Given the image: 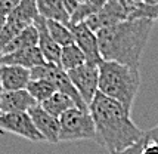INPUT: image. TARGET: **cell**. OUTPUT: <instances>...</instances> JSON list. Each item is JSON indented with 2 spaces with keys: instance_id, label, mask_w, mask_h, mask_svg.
I'll return each mask as SVG.
<instances>
[{
  "instance_id": "10",
  "label": "cell",
  "mask_w": 158,
  "mask_h": 154,
  "mask_svg": "<svg viewBox=\"0 0 158 154\" xmlns=\"http://www.w3.org/2000/svg\"><path fill=\"white\" fill-rule=\"evenodd\" d=\"M28 114H30L33 123L35 125L37 130L41 133V136L44 138L46 142H50V144L59 142V133H61L59 119H56L52 114H49L40 104L33 107L28 111Z\"/></svg>"
},
{
  "instance_id": "16",
  "label": "cell",
  "mask_w": 158,
  "mask_h": 154,
  "mask_svg": "<svg viewBox=\"0 0 158 154\" xmlns=\"http://www.w3.org/2000/svg\"><path fill=\"white\" fill-rule=\"evenodd\" d=\"M34 46H39V31L34 25L25 28L22 33L15 37L12 42L7 45L5 50L2 52V56L7 55V53H12V52H16V50L21 49H27V48H34Z\"/></svg>"
},
{
  "instance_id": "9",
  "label": "cell",
  "mask_w": 158,
  "mask_h": 154,
  "mask_svg": "<svg viewBox=\"0 0 158 154\" xmlns=\"http://www.w3.org/2000/svg\"><path fill=\"white\" fill-rule=\"evenodd\" d=\"M74 34V43L83 50V53L87 58V62L99 64L102 62V55L99 50V43H98V36L95 31H92L86 22L80 24H71L69 25Z\"/></svg>"
},
{
  "instance_id": "17",
  "label": "cell",
  "mask_w": 158,
  "mask_h": 154,
  "mask_svg": "<svg viewBox=\"0 0 158 154\" xmlns=\"http://www.w3.org/2000/svg\"><path fill=\"white\" fill-rule=\"evenodd\" d=\"M40 105L49 113V114H52V116H53V117H56V119H61L62 116L68 111V110H71V108L77 107L76 102L69 98L68 95L61 93V92H56V93H53L50 98L46 99L44 102H41Z\"/></svg>"
},
{
  "instance_id": "2",
  "label": "cell",
  "mask_w": 158,
  "mask_h": 154,
  "mask_svg": "<svg viewBox=\"0 0 158 154\" xmlns=\"http://www.w3.org/2000/svg\"><path fill=\"white\" fill-rule=\"evenodd\" d=\"M152 28V19H127L98 31L102 59L139 68Z\"/></svg>"
},
{
  "instance_id": "8",
  "label": "cell",
  "mask_w": 158,
  "mask_h": 154,
  "mask_svg": "<svg viewBox=\"0 0 158 154\" xmlns=\"http://www.w3.org/2000/svg\"><path fill=\"white\" fill-rule=\"evenodd\" d=\"M0 129L5 132L18 135L31 142L44 141V138L37 130L28 113H2L0 114Z\"/></svg>"
},
{
  "instance_id": "29",
  "label": "cell",
  "mask_w": 158,
  "mask_h": 154,
  "mask_svg": "<svg viewBox=\"0 0 158 154\" xmlns=\"http://www.w3.org/2000/svg\"><path fill=\"white\" fill-rule=\"evenodd\" d=\"M78 2H80V5H87V3L93 2V0H78Z\"/></svg>"
},
{
  "instance_id": "28",
  "label": "cell",
  "mask_w": 158,
  "mask_h": 154,
  "mask_svg": "<svg viewBox=\"0 0 158 154\" xmlns=\"http://www.w3.org/2000/svg\"><path fill=\"white\" fill-rule=\"evenodd\" d=\"M143 3H146V5H158V0H145Z\"/></svg>"
},
{
  "instance_id": "12",
  "label": "cell",
  "mask_w": 158,
  "mask_h": 154,
  "mask_svg": "<svg viewBox=\"0 0 158 154\" xmlns=\"http://www.w3.org/2000/svg\"><path fill=\"white\" fill-rule=\"evenodd\" d=\"M44 64H46V59L39 46L21 49L0 56V65H19V67H24L28 70H33L35 67H40Z\"/></svg>"
},
{
  "instance_id": "7",
  "label": "cell",
  "mask_w": 158,
  "mask_h": 154,
  "mask_svg": "<svg viewBox=\"0 0 158 154\" xmlns=\"http://www.w3.org/2000/svg\"><path fill=\"white\" fill-rule=\"evenodd\" d=\"M67 74L83 101L87 105L92 104L93 98L99 92V65L86 62L78 68L67 71Z\"/></svg>"
},
{
  "instance_id": "30",
  "label": "cell",
  "mask_w": 158,
  "mask_h": 154,
  "mask_svg": "<svg viewBox=\"0 0 158 154\" xmlns=\"http://www.w3.org/2000/svg\"><path fill=\"white\" fill-rule=\"evenodd\" d=\"M3 92V84H2V79H0V93Z\"/></svg>"
},
{
  "instance_id": "18",
  "label": "cell",
  "mask_w": 158,
  "mask_h": 154,
  "mask_svg": "<svg viewBox=\"0 0 158 154\" xmlns=\"http://www.w3.org/2000/svg\"><path fill=\"white\" fill-rule=\"evenodd\" d=\"M86 62H87V58H86V55L83 53V50L77 46L76 43L62 48L59 67L64 71H71L74 68H78V67H81L83 64Z\"/></svg>"
},
{
  "instance_id": "26",
  "label": "cell",
  "mask_w": 158,
  "mask_h": 154,
  "mask_svg": "<svg viewBox=\"0 0 158 154\" xmlns=\"http://www.w3.org/2000/svg\"><path fill=\"white\" fill-rule=\"evenodd\" d=\"M127 2V5H129V7H130V11H131V7H135V6H138V5H140V3H143L145 0H126Z\"/></svg>"
},
{
  "instance_id": "6",
  "label": "cell",
  "mask_w": 158,
  "mask_h": 154,
  "mask_svg": "<svg viewBox=\"0 0 158 154\" xmlns=\"http://www.w3.org/2000/svg\"><path fill=\"white\" fill-rule=\"evenodd\" d=\"M129 15H130V7L126 0H108L101 11L89 16L84 22L92 31L98 33L103 28H110L120 22L127 21Z\"/></svg>"
},
{
  "instance_id": "15",
  "label": "cell",
  "mask_w": 158,
  "mask_h": 154,
  "mask_svg": "<svg viewBox=\"0 0 158 154\" xmlns=\"http://www.w3.org/2000/svg\"><path fill=\"white\" fill-rule=\"evenodd\" d=\"M39 14L48 21H58L71 25V16L64 7L62 0H37Z\"/></svg>"
},
{
  "instance_id": "5",
  "label": "cell",
  "mask_w": 158,
  "mask_h": 154,
  "mask_svg": "<svg viewBox=\"0 0 158 154\" xmlns=\"http://www.w3.org/2000/svg\"><path fill=\"white\" fill-rule=\"evenodd\" d=\"M35 79H46L49 82H52V83L55 84L56 91L68 95L69 98L76 102L77 108H80V110H89V105L83 101L80 93L74 88V84L71 83L67 71H64L59 65L46 62L44 65L33 68L31 70V80H35Z\"/></svg>"
},
{
  "instance_id": "4",
  "label": "cell",
  "mask_w": 158,
  "mask_h": 154,
  "mask_svg": "<svg viewBox=\"0 0 158 154\" xmlns=\"http://www.w3.org/2000/svg\"><path fill=\"white\" fill-rule=\"evenodd\" d=\"M61 133L59 142L64 141H78V139H93L98 142L95 122L90 116L89 110L71 108L59 119Z\"/></svg>"
},
{
  "instance_id": "1",
  "label": "cell",
  "mask_w": 158,
  "mask_h": 154,
  "mask_svg": "<svg viewBox=\"0 0 158 154\" xmlns=\"http://www.w3.org/2000/svg\"><path fill=\"white\" fill-rule=\"evenodd\" d=\"M89 111L95 122L98 144L106 148L110 154L124 151L143 138L145 130L136 126L130 111L101 92H98L89 105Z\"/></svg>"
},
{
  "instance_id": "24",
  "label": "cell",
  "mask_w": 158,
  "mask_h": 154,
  "mask_svg": "<svg viewBox=\"0 0 158 154\" xmlns=\"http://www.w3.org/2000/svg\"><path fill=\"white\" fill-rule=\"evenodd\" d=\"M62 3H64V7L67 9V12L69 14V16L76 12L78 6H80V2L78 0H62Z\"/></svg>"
},
{
  "instance_id": "11",
  "label": "cell",
  "mask_w": 158,
  "mask_h": 154,
  "mask_svg": "<svg viewBox=\"0 0 158 154\" xmlns=\"http://www.w3.org/2000/svg\"><path fill=\"white\" fill-rule=\"evenodd\" d=\"M37 105L27 89L0 93V111L2 113H28Z\"/></svg>"
},
{
  "instance_id": "21",
  "label": "cell",
  "mask_w": 158,
  "mask_h": 154,
  "mask_svg": "<svg viewBox=\"0 0 158 154\" xmlns=\"http://www.w3.org/2000/svg\"><path fill=\"white\" fill-rule=\"evenodd\" d=\"M22 3V0H0V15L7 16Z\"/></svg>"
},
{
  "instance_id": "27",
  "label": "cell",
  "mask_w": 158,
  "mask_h": 154,
  "mask_svg": "<svg viewBox=\"0 0 158 154\" xmlns=\"http://www.w3.org/2000/svg\"><path fill=\"white\" fill-rule=\"evenodd\" d=\"M5 22H6V16L0 15V33H2V30H3V25H5Z\"/></svg>"
},
{
  "instance_id": "14",
  "label": "cell",
  "mask_w": 158,
  "mask_h": 154,
  "mask_svg": "<svg viewBox=\"0 0 158 154\" xmlns=\"http://www.w3.org/2000/svg\"><path fill=\"white\" fill-rule=\"evenodd\" d=\"M34 27L39 31V48H40L41 53H43L44 59H46V62L59 65L62 48L52 39V36H50V33H49V30H48L46 19L43 16H39L34 22Z\"/></svg>"
},
{
  "instance_id": "3",
  "label": "cell",
  "mask_w": 158,
  "mask_h": 154,
  "mask_svg": "<svg viewBox=\"0 0 158 154\" xmlns=\"http://www.w3.org/2000/svg\"><path fill=\"white\" fill-rule=\"evenodd\" d=\"M140 88V71L112 61L99 64V92L117 101L129 111Z\"/></svg>"
},
{
  "instance_id": "13",
  "label": "cell",
  "mask_w": 158,
  "mask_h": 154,
  "mask_svg": "<svg viewBox=\"0 0 158 154\" xmlns=\"http://www.w3.org/2000/svg\"><path fill=\"white\" fill-rule=\"evenodd\" d=\"M0 79L3 92L22 91L31 82V70L19 65H0Z\"/></svg>"
},
{
  "instance_id": "22",
  "label": "cell",
  "mask_w": 158,
  "mask_h": 154,
  "mask_svg": "<svg viewBox=\"0 0 158 154\" xmlns=\"http://www.w3.org/2000/svg\"><path fill=\"white\" fill-rule=\"evenodd\" d=\"M142 154H158V142L151 139V138H148L146 133H145V144Z\"/></svg>"
},
{
  "instance_id": "19",
  "label": "cell",
  "mask_w": 158,
  "mask_h": 154,
  "mask_svg": "<svg viewBox=\"0 0 158 154\" xmlns=\"http://www.w3.org/2000/svg\"><path fill=\"white\" fill-rule=\"evenodd\" d=\"M27 91L30 92V95L37 101V104L44 102L46 99H49L53 93H56V88L52 82H49L46 79H35L31 80L27 86Z\"/></svg>"
},
{
  "instance_id": "31",
  "label": "cell",
  "mask_w": 158,
  "mask_h": 154,
  "mask_svg": "<svg viewBox=\"0 0 158 154\" xmlns=\"http://www.w3.org/2000/svg\"><path fill=\"white\" fill-rule=\"evenodd\" d=\"M0 114H2V111H0Z\"/></svg>"
},
{
  "instance_id": "23",
  "label": "cell",
  "mask_w": 158,
  "mask_h": 154,
  "mask_svg": "<svg viewBox=\"0 0 158 154\" xmlns=\"http://www.w3.org/2000/svg\"><path fill=\"white\" fill-rule=\"evenodd\" d=\"M143 144H145V135H143V138L139 141V142H136L135 145H131V147H129V148H126L124 151H120V153H117V154H142Z\"/></svg>"
},
{
  "instance_id": "20",
  "label": "cell",
  "mask_w": 158,
  "mask_h": 154,
  "mask_svg": "<svg viewBox=\"0 0 158 154\" xmlns=\"http://www.w3.org/2000/svg\"><path fill=\"white\" fill-rule=\"evenodd\" d=\"M46 24H48V30L52 39L61 48H65V46L74 43V34H73V30L69 25H65L58 21H48V19H46Z\"/></svg>"
},
{
  "instance_id": "25",
  "label": "cell",
  "mask_w": 158,
  "mask_h": 154,
  "mask_svg": "<svg viewBox=\"0 0 158 154\" xmlns=\"http://www.w3.org/2000/svg\"><path fill=\"white\" fill-rule=\"evenodd\" d=\"M145 133H146L148 138H151V139H154V141H157L158 142V125L157 126H154L152 129H149V130H145Z\"/></svg>"
}]
</instances>
